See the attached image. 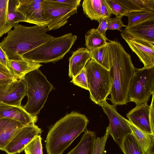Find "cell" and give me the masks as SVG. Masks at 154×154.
I'll return each mask as SVG.
<instances>
[{"label": "cell", "instance_id": "1f68e13d", "mask_svg": "<svg viewBox=\"0 0 154 154\" xmlns=\"http://www.w3.org/2000/svg\"><path fill=\"white\" fill-rule=\"evenodd\" d=\"M112 14L116 17H121L128 13L126 9L117 0H106Z\"/></svg>", "mask_w": 154, "mask_h": 154}, {"label": "cell", "instance_id": "5b68a950", "mask_svg": "<svg viewBox=\"0 0 154 154\" xmlns=\"http://www.w3.org/2000/svg\"><path fill=\"white\" fill-rule=\"evenodd\" d=\"M25 82L28 100L23 107L32 116H37L44 106L49 93L54 88L38 69L26 74L23 77Z\"/></svg>", "mask_w": 154, "mask_h": 154}, {"label": "cell", "instance_id": "7a4b0ae2", "mask_svg": "<svg viewBox=\"0 0 154 154\" xmlns=\"http://www.w3.org/2000/svg\"><path fill=\"white\" fill-rule=\"evenodd\" d=\"M109 53L113 76L110 100L116 106L126 104L128 102V93L131 79L135 67L130 55L119 42L109 41Z\"/></svg>", "mask_w": 154, "mask_h": 154}, {"label": "cell", "instance_id": "d4e9b609", "mask_svg": "<svg viewBox=\"0 0 154 154\" xmlns=\"http://www.w3.org/2000/svg\"><path fill=\"white\" fill-rule=\"evenodd\" d=\"M85 45L90 51L106 44V39L98 32L97 29L88 30L85 35Z\"/></svg>", "mask_w": 154, "mask_h": 154}, {"label": "cell", "instance_id": "4fadbf2b", "mask_svg": "<svg viewBox=\"0 0 154 154\" xmlns=\"http://www.w3.org/2000/svg\"><path fill=\"white\" fill-rule=\"evenodd\" d=\"M26 95V85L23 78L9 84H0V103L21 106Z\"/></svg>", "mask_w": 154, "mask_h": 154}, {"label": "cell", "instance_id": "8d00e7d4", "mask_svg": "<svg viewBox=\"0 0 154 154\" xmlns=\"http://www.w3.org/2000/svg\"><path fill=\"white\" fill-rule=\"evenodd\" d=\"M101 14L102 19L110 17L112 14L106 0H101Z\"/></svg>", "mask_w": 154, "mask_h": 154}, {"label": "cell", "instance_id": "603a6c76", "mask_svg": "<svg viewBox=\"0 0 154 154\" xmlns=\"http://www.w3.org/2000/svg\"><path fill=\"white\" fill-rule=\"evenodd\" d=\"M109 42L105 45L90 51L91 58L109 71L111 68V61L109 53Z\"/></svg>", "mask_w": 154, "mask_h": 154}, {"label": "cell", "instance_id": "f1b7e54d", "mask_svg": "<svg viewBox=\"0 0 154 154\" xmlns=\"http://www.w3.org/2000/svg\"><path fill=\"white\" fill-rule=\"evenodd\" d=\"M17 0H9L8 8V23L12 27L19 22H26L23 15L16 10Z\"/></svg>", "mask_w": 154, "mask_h": 154}, {"label": "cell", "instance_id": "5bb4252c", "mask_svg": "<svg viewBox=\"0 0 154 154\" xmlns=\"http://www.w3.org/2000/svg\"><path fill=\"white\" fill-rule=\"evenodd\" d=\"M150 106L147 102L138 105L127 114L128 120L135 127L143 132L154 135L149 119Z\"/></svg>", "mask_w": 154, "mask_h": 154}, {"label": "cell", "instance_id": "cb8c5ba5", "mask_svg": "<svg viewBox=\"0 0 154 154\" xmlns=\"http://www.w3.org/2000/svg\"><path fill=\"white\" fill-rule=\"evenodd\" d=\"M101 0H84L82 7L84 14L91 20L98 21L102 19L101 14Z\"/></svg>", "mask_w": 154, "mask_h": 154}, {"label": "cell", "instance_id": "e575fe53", "mask_svg": "<svg viewBox=\"0 0 154 154\" xmlns=\"http://www.w3.org/2000/svg\"><path fill=\"white\" fill-rule=\"evenodd\" d=\"M121 17H116L112 18H107L108 26L107 30H118L121 31V28L123 27H126L122 21Z\"/></svg>", "mask_w": 154, "mask_h": 154}, {"label": "cell", "instance_id": "484cf974", "mask_svg": "<svg viewBox=\"0 0 154 154\" xmlns=\"http://www.w3.org/2000/svg\"><path fill=\"white\" fill-rule=\"evenodd\" d=\"M124 154H145L132 134L126 136L121 149Z\"/></svg>", "mask_w": 154, "mask_h": 154}, {"label": "cell", "instance_id": "d590c367", "mask_svg": "<svg viewBox=\"0 0 154 154\" xmlns=\"http://www.w3.org/2000/svg\"><path fill=\"white\" fill-rule=\"evenodd\" d=\"M99 26L96 28L98 32L106 39V41H109L106 36V32L107 30L108 26L107 18H103L98 21Z\"/></svg>", "mask_w": 154, "mask_h": 154}, {"label": "cell", "instance_id": "7c38bea8", "mask_svg": "<svg viewBox=\"0 0 154 154\" xmlns=\"http://www.w3.org/2000/svg\"><path fill=\"white\" fill-rule=\"evenodd\" d=\"M121 35L132 51L138 57L144 67L154 66V45L136 38L121 30Z\"/></svg>", "mask_w": 154, "mask_h": 154}, {"label": "cell", "instance_id": "4316f807", "mask_svg": "<svg viewBox=\"0 0 154 154\" xmlns=\"http://www.w3.org/2000/svg\"><path fill=\"white\" fill-rule=\"evenodd\" d=\"M9 0H0V37L12 28L8 23V8Z\"/></svg>", "mask_w": 154, "mask_h": 154}, {"label": "cell", "instance_id": "f35d334b", "mask_svg": "<svg viewBox=\"0 0 154 154\" xmlns=\"http://www.w3.org/2000/svg\"><path fill=\"white\" fill-rule=\"evenodd\" d=\"M56 1L65 4L75 8H77L80 5L81 0H55Z\"/></svg>", "mask_w": 154, "mask_h": 154}, {"label": "cell", "instance_id": "8fae6325", "mask_svg": "<svg viewBox=\"0 0 154 154\" xmlns=\"http://www.w3.org/2000/svg\"><path fill=\"white\" fill-rule=\"evenodd\" d=\"M42 0H17L16 10L24 17L26 22L47 27L49 23L45 20L42 14Z\"/></svg>", "mask_w": 154, "mask_h": 154}, {"label": "cell", "instance_id": "d6a6232c", "mask_svg": "<svg viewBox=\"0 0 154 154\" xmlns=\"http://www.w3.org/2000/svg\"><path fill=\"white\" fill-rule=\"evenodd\" d=\"M17 79L8 69L0 63V84H9Z\"/></svg>", "mask_w": 154, "mask_h": 154}, {"label": "cell", "instance_id": "83f0119b", "mask_svg": "<svg viewBox=\"0 0 154 154\" xmlns=\"http://www.w3.org/2000/svg\"><path fill=\"white\" fill-rule=\"evenodd\" d=\"M128 18V27L149 20L154 19V12L133 11L126 14Z\"/></svg>", "mask_w": 154, "mask_h": 154}, {"label": "cell", "instance_id": "ac0fdd59", "mask_svg": "<svg viewBox=\"0 0 154 154\" xmlns=\"http://www.w3.org/2000/svg\"><path fill=\"white\" fill-rule=\"evenodd\" d=\"M91 59L90 51L86 48H80L74 51L69 59V77L72 79L79 73Z\"/></svg>", "mask_w": 154, "mask_h": 154}, {"label": "cell", "instance_id": "ba28073f", "mask_svg": "<svg viewBox=\"0 0 154 154\" xmlns=\"http://www.w3.org/2000/svg\"><path fill=\"white\" fill-rule=\"evenodd\" d=\"M43 17L49 24V31L58 29L65 25L68 19L77 13L75 8L55 0H43L42 2Z\"/></svg>", "mask_w": 154, "mask_h": 154}, {"label": "cell", "instance_id": "9a60e30c", "mask_svg": "<svg viewBox=\"0 0 154 154\" xmlns=\"http://www.w3.org/2000/svg\"><path fill=\"white\" fill-rule=\"evenodd\" d=\"M3 118L14 119L26 125L35 124L38 119L37 116L30 115L21 106L0 103V119Z\"/></svg>", "mask_w": 154, "mask_h": 154}, {"label": "cell", "instance_id": "f546056e", "mask_svg": "<svg viewBox=\"0 0 154 154\" xmlns=\"http://www.w3.org/2000/svg\"><path fill=\"white\" fill-rule=\"evenodd\" d=\"M25 154H43L41 135L35 137L25 147Z\"/></svg>", "mask_w": 154, "mask_h": 154}, {"label": "cell", "instance_id": "3957f363", "mask_svg": "<svg viewBox=\"0 0 154 154\" xmlns=\"http://www.w3.org/2000/svg\"><path fill=\"white\" fill-rule=\"evenodd\" d=\"M88 122L85 115L75 112L57 121L49 130L45 140L47 154H62L87 130Z\"/></svg>", "mask_w": 154, "mask_h": 154}, {"label": "cell", "instance_id": "277c9868", "mask_svg": "<svg viewBox=\"0 0 154 154\" xmlns=\"http://www.w3.org/2000/svg\"><path fill=\"white\" fill-rule=\"evenodd\" d=\"M72 33L56 38L24 54L23 58L37 63H55L62 59L77 39Z\"/></svg>", "mask_w": 154, "mask_h": 154}, {"label": "cell", "instance_id": "74e56055", "mask_svg": "<svg viewBox=\"0 0 154 154\" xmlns=\"http://www.w3.org/2000/svg\"><path fill=\"white\" fill-rule=\"evenodd\" d=\"M152 100L150 105L149 106V116L152 129L154 132V92L152 94Z\"/></svg>", "mask_w": 154, "mask_h": 154}, {"label": "cell", "instance_id": "836d02e7", "mask_svg": "<svg viewBox=\"0 0 154 154\" xmlns=\"http://www.w3.org/2000/svg\"><path fill=\"white\" fill-rule=\"evenodd\" d=\"M70 82L83 88L88 90L85 68L79 73L73 77Z\"/></svg>", "mask_w": 154, "mask_h": 154}, {"label": "cell", "instance_id": "52a82bcc", "mask_svg": "<svg viewBox=\"0 0 154 154\" xmlns=\"http://www.w3.org/2000/svg\"><path fill=\"white\" fill-rule=\"evenodd\" d=\"M154 66L135 68L128 87V102L138 105L147 102L154 92Z\"/></svg>", "mask_w": 154, "mask_h": 154}, {"label": "cell", "instance_id": "ab89813d", "mask_svg": "<svg viewBox=\"0 0 154 154\" xmlns=\"http://www.w3.org/2000/svg\"><path fill=\"white\" fill-rule=\"evenodd\" d=\"M8 59L6 53L0 46V63L9 70L8 64Z\"/></svg>", "mask_w": 154, "mask_h": 154}, {"label": "cell", "instance_id": "4dcf8cb0", "mask_svg": "<svg viewBox=\"0 0 154 154\" xmlns=\"http://www.w3.org/2000/svg\"><path fill=\"white\" fill-rule=\"evenodd\" d=\"M109 134L106 129L104 135L101 137L96 138L92 154H105V147Z\"/></svg>", "mask_w": 154, "mask_h": 154}, {"label": "cell", "instance_id": "6da1fadb", "mask_svg": "<svg viewBox=\"0 0 154 154\" xmlns=\"http://www.w3.org/2000/svg\"><path fill=\"white\" fill-rule=\"evenodd\" d=\"M0 43L8 59L20 60L23 55L38 46L56 38L46 33L47 26H26L16 24Z\"/></svg>", "mask_w": 154, "mask_h": 154}, {"label": "cell", "instance_id": "44dd1931", "mask_svg": "<svg viewBox=\"0 0 154 154\" xmlns=\"http://www.w3.org/2000/svg\"><path fill=\"white\" fill-rule=\"evenodd\" d=\"M84 132L79 143L67 154H92L96 134L87 129Z\"/></svg>", "mask_w": 154, "mask_h": 154}, {"label": "cell", "instance_id": "30bf717a", "mask_svg": "<svg viewBox=\"0 0 154 154\" xmlns=\"http://www.w3.org/2000/svg\"><path fill=\"white\" fill-rule=\"evenodd\" d=\"M42 130L35 123L22 128L6 146L4 151L8 154L19 153L36 136L41 135Z\"/></svg>", "mask_w": 154, "mask_h": 154}, {"label": "cell", "instance_id": "ffe728a7", "mask_svg": "<svg viewBox=\"0 0 154 154\" xmlns=\"http://www.w3.org/2000/svg\"><path fill=\"white\" fill-rule=\"evenodd\" d=\"M132 134L145 154H154V135L147 134L137 128L128 121Z\"/></svg>", "mask_w": 154, "mask_h": 154}, {"label": "cell", "instance_id": "7402d4cb", "mask_svg": "<svg viewBox=\"0 0 154 154\" xmlns=\"http://www.w3.org/2000/svg\"><path fill=\"white\" fill-rule=\"evenodd\" d=\"M127 10L154 12V0H117Z\"/></svg>", "mask_w": 154, "mask_h": 154}, {"label": "cell", "instance_id": "2e32d148", "mask_svg": "<svg viewBox=\"0 0 154 154\" xmlns=\"http://www.w3.org/2000/svg\"><path fill=\"white\" fill-rule=\"evenodd\" d=\"M26 125L14 119H0V149L4 151L14 137Z\"/></svg>", "mask_w": 154, "mask_h": 154}, {"label": "cell", "instance_id": "9c48e42d", "mask_svg": "<svg viewBox=\"0 0 154 154\" xmlns=\"http://www.w3.org/2000/svg\"><path fill=\"white\" fill-rule=\"evenodd\" d=\"M104 112L107 115L109 124L107 127L109 135L121 149L123 141L128 135L132 134L128 120L121 116L117 112L116 106L110 105L106 100L100 105Z\"/></svg>", "mask_w": 154, "mask_h": 154}, {"label": "cell", "instance_id": "e0dca14e", "mask_svg": "<svg viewBox=\"0 0 154 154\" xmlns=\"http://www.w3.org/2000/svg\"><path fill=\"white\" fill-rule=\"evenodd\" d=\"M122 30L134 38L154 45V19L125 27Z\"/></svg>", "mask_w": 154, "mask_h": 154}, {"label": "cell", "instance_id": "d6986e66", "mask_svg": "<svg viewBox=\"0 0 154 154\" xmlns=\"http://www.w3.org/2000/svg\"><path fill=\"white\" fill-rule=\"evenodd\" d=\"M10 71L17 79L22 78L26 74L36 69H39L42 65L31 62L23 58L20 60L8 59Z\"/></svg>", "mask_w": 154, "mask_h": 154}, {"label": "cell", "instance_id": "8992f818", "mask_svg": "<svg viewBox=\"0 0 154 154\" xmlns=\"http://www.w3.org/2000/svg\"><path fill=\"white\" fill-rule=\"evenodd\" d=\"M85 69L90 98L100 106L110 93L113 82L111 71L92 58L87 62Z\"/></svg>", "mask_w": 154, "mask_h": 154}]
</instances>
